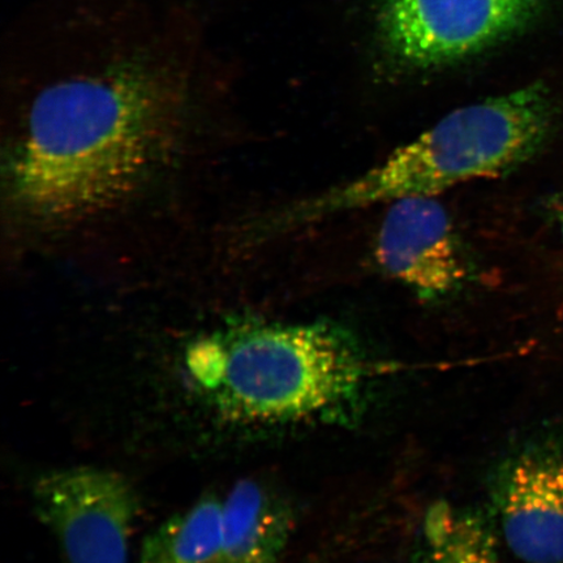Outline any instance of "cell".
I'll use <instances>...</instances> for the list:
<instances>
[{"instance_id": "cell-1", "label": "cell", "mask_w": 563, "mask_h": 563, "mask_svg": "<svg viewBox=\"0 0 563 563\" xmlns=\"http://www.w3.org/2000/svg\"><path fill=\"white\" fill-rule=\"evenodd\" d=\"M3 53L27 88L13 147V203L74 224L131 199L164 165L209 51L172 0H33Z\"/></svg>"}, {"instance_id": "cell-2", "label": "cell", "mask_w": 563, "mask_h": 563, "mask_svg": "<svg viewBox=\"0 0 563 563\" xmlns=\"http://www.w3.org/2000/svg\"><path fill=\"white\" fill-rule=\"evenodd\" d=\"M186 365L217 413L249 424L325 418L354 404L371 376L356 338L325 320L213 335L189 347Z\"/></svg>"}, {"instance_id": "cell-3", "label": "cell", "mask_w": 563, "mask_h": 563, "mask_svg": "<svg viewBox=\"0 0 563 563\" xmlns=\"http://www.w3.org/2000/svg\"><path fill=\"white\" fill-rule=\"evenodd\" d=\"M555 122L553 98L541 82L464 106L398 147L382 164L302 202L291 220H328L509 174L543 151Z\"/></svg>"}, {"instance_id": "cell-4", "label": "cell", "mask_w": 563, "mask_h": 563, "mask_svg": "<svg viewBox=\"0 0 563 563\" xmlns=\"http://www.w3.org/2000/svg\"><path fill=\"white\" fill-rule=\"evenodd\" d=\"M32 504L67 563H130L140 498L118 471L96 466L47 471L33 482Z\"/></svg>"}, {"instance_id": "cell-5", "label": "cell", "mask_w": 563, "mask_h": 563, "mask_svg": "<svg viewBox=\"0 0 563 563\" xmlns=\"http://www.w3.org/2000/svg\"><path fill=\"white\" fill-rule=\"evenodd\" d=\"M541 0H385L379 33L407 68L452 65L522 32Z\"/></svg>"}, {"instance_id": "cell-6", "label": "cell", "mask_w": 563, "mask_h": 563, "mask_svg": "<svg viewBox=\"0 0 563 563\" xmlns=\"http://www.w3.org/2000/svg\"><path fill=\"white\" fill-rule=\"evenodd\" d=\"M376 257L384 272L426 301L456 292L468 273L453 222L433 197L390 203L379 227Z\"/></svg>"}, {"instance_id": "cell-7", "label": "cell", "mask_w": 563, "mask_h": 563, "mask_svg": "<svg viewBox=\"0 0 563 563\" xmlns=\"http://www.w3.org/2000/svg\"><path fill=\"white\" fill-rule=\"evenodd\" d=\"M505 544L523 563H563V456L526 452L493 485Z\"/></svg>"}, {"instance_id": "cell-8", "label": "cell", "mask_w": 563, "mask_h": 563, "mask_svg": "<svg viewBox=\"0 0 563 563\" xmlns=\"http://www.w3.org/2000/svg\"><path fill=\"white\" fill-rule=\"evenodd\" d=\"M292 528L290 505L277 492L242 478L223 495L218 563H279Z\"/></svg>"}, {"instance_id": "cell-9", "label": "cell", "mask_w": 563, "mask_h": 563, "mask_svg": "<svg viewBox=\"0 0 563 563\" xmlns=\"http://www.w3.org/2000/svg\"><path fill=\"white\" fill-rule=\"evenodd\" d=\"M223 495L208 493L144 540L136 563H218Z\"/></svg>"}, {"instance_id": "cell-10", "label": "cell", "mask_w": 563, "mask_h": 563, "mask_svg": "<svg viewBox=\"0 0 563 563\" xmlns=\"http://www.w3.org/2000/svg\"><path fill=\"white\" fill-rule=\"evenodd\" d=\"M422 543L424 563H499L496 531L488 519L448 501L429 506Z\"/></svg>"}, {"instance_id": "cell-11", "label": "cell", "mask_w": 563, "mask_h": 563, "mask_svg": "<svg viewBox=\"0 0 563 563\" xmlns=\"http://www.w3.org/2000/svg\"><path fill=\"white\" fill-rule=\"evenodd\" d=\"M555 211V221H558L559 231L563 241V201L560 203Z\"/></svg>"}]
</instances>
